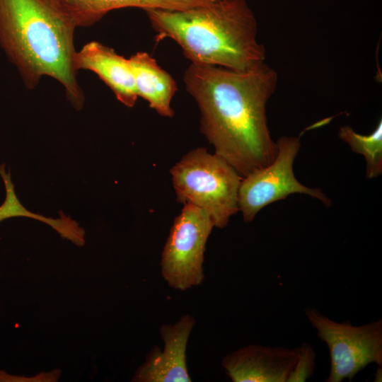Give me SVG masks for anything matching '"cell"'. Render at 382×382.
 Wrapping results in <instances>:
<instances>
[{"mask_svg":"<svg viewBox=\"0 0 382 382\" xmlns=\"http://www.w3.org/2000/svg\"><path fill=\"white\" fill-rule=\"evenodd\" d=\"M195 324L190 315L182 316L173 324H163L160 334L163 349L155 346L137 369L132 381L190 382L186 349L189 337Z\"/></svg>","mask_w":382,"mask_h":382,"instance_id":"8","label":"cell"},{"mask_svg":"<svg viewBox=\"0 0 382 382\" xmlns=\"http://www.w3.org/2000/svg\"><path fill=\"white\" fill-rule=\"evenodd\" d=\"M338 136L346 142L353 152L364 156L367 178L372 179L382 173V120L368 135L358 134L348 126L341 127Z\"/></svg>","mask_w":382,"mask_h":382,"instance_id":"13","label":"cell"},{"mask_svg":"<svg viewBox=\"0 0 382 382\" xmlns=\"http://www.w3.org/2000/svg\"><path fill=\"white\" fill-rule=\"evenodd\" d=\"M316 354L313 347L304 342L299 347L298 356L286 382H305L313 374Z\"/></svg>","mask_w":382,"mask_h":382,"instance_id":"14","label":"cell"},{"mask_svg":"<svg viewBox=\"0 0 382 382\" xmlns=\"http://www.w3.org/2000/svg\"><path fill=\"white\" fill-rule=\"evenodd\" d=\"M138 97L148 101L160 115L173 117L171 100L178 90L172 76L163 69L146 52H138L129 59Z\"/></svg>","mask_w":382,"mask_h":382,"instance_id":"11","label":"cell"},{"mask_svg":"<svg viewBox=\"0 0 382 382\" xmlns=\"http://www.w3.org/2000/svg\"><path fill=\"white\" fill-rule=\"evenodd\" d=\"M277 81V71L265 62L243 71L191 63L185 71V89L199 109L202 134L242 177L276 156L266 106Z\"/></svg>","mask_w":382,"mask_h":382,"instance_id":"1","label":"cell"},{"mask_svg":"<svg viewBox=\"0 0 382 382\" xmlns=\"http://www.w3.org/2000/svg\"><path fill=\"white\" fill-rule=\"evenodd\" d=\"M214 227L207 212L184 204L173 220L161 254V274L170 287L185 291L204 282V252Z\"/></svg>","mask_w":382,"mask_h":382,"instance_id":"6","label":"cell"},{"mask_svg":"<svg viewBox=\"0 0 382 382\" xmlns=\"http://www.w3.org/2000/svg\"><path fill=\"white\" fill-rule=\"evenodd\" d=\"M75 68L94 72L111 89L116 98L132 108L137 100L134 78L128 59L113 48L91 41L76 51Z\"/></svg>","mask_w":382,"mask_h":382,"instance_id":"10","label":"cell"},{"mask_svg":"<svg viewBox=\"0 0 382 382\" xmlns=\"http://www.w3.org/2000/svg\"><path fill=\"white\" fill-rule=\"evenodd\" d=\"M215 0H74L82 20V26H90L109 11L124 8L180 11L204 6Z\"/></svg>","mask_w":382,"mask_h":382,"instance_id":"12","label":"cell"},{"mask_svg":"<svg viewBox=\"0 0 382 382\" xmlns=\"http://www.w3.org/2000/svg\"><path fill=\"white\" fill-rule=\"evenodd\" d=\"M299 347L249 345L227 354L221 361L233 382H286Z\"/></svg>","mask_w":382,"mask_h":382,"instance_id":"9","label":"cell"},{"mask_svg":"<svg viewBox=\"0 0 382 382\" xmlns=\"http://www.w3.org/2000/svg\"><path fill=\"white\" fill-rule=\"evenodd\" d=\"M177 201L204 209L214 227L226 226L238 209L243 177L224 158L205 148L186 154L170 170Z\"/></svg>","mask_w":382,"mask_h":382,"instance_id":"4","label":"cell"},{"mask_svg":"<svg viewBox=\"0 0 382 382\" xmlns=\"http://www.w3.org/2000/svg\"><path fill=\"white\" fill-rule=\"evenodd\" d=\"M277 153L272 163L243 177L238 191V209L243 221L251 222L265 207L291 194H305L331 204L330 198L318 188H311L296 178L293 165L301 148L300 138L281 137L276 142Z\"/></svg>","mask_w":382,"mask_h":382,"instance_id":"7","label":"cell"},{"mask_svg":"<svg viewBox=\"0 0 382 382\" xmlns=\"http://www.w3.org/2000/svg\"><path fill=\"white\" fill-rule=\"evenodd\" d=\"M81 26L73 0H0V47L26 88L51 77L76 108L84 100L74 64V32Z\"/></svg>","mask_w":382,"mask_h":382,"instance_id":"2","label":"cell"},{"mask_svg":"<svg viewBox=\"0 0 382 382\" xmlns=\"http://www.w3.org/2000/svg\"><path fill=\"white\" fill-rule=\"evenodd\" d=\"M145 12L157 39L175 41L191 63L243 71L265 62L266 50L257 39V21L246 0Z\"/></svg>","mask_w":382,"mask_h":382,"instance_id":"3","label":"cell"},{"mask_svg":"<svg viewBox=\"0 0 382 382\" xmlns=\"http://www.w3.org/2000/svg\"><path fill=\"white\" fill-rule=\"evenodd\" d=\"M304 313L329 351L326 382L352 381L369 364L382 366V318L355 326L349 321L333 320L313 307L306 308Z\"/></svg>","mask_w":382,"mask_h":382,"instance_id":"5","label":"cell"},{"mask_svg":"<svg viewBox=\"0 0 382 382\" xmlns=\"http://www.w3.org/2000/svg\"><path fill=\"white\" fill-rule=\"evenodd\" d=\"M377 371L375 374L374 381L376 382H381V376H382V366H377Z\"/></svg>","mask_w":382,"mask_h":382,"instance_id":"15","label":"cell"}]
</instances>
